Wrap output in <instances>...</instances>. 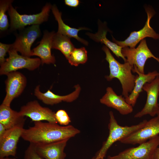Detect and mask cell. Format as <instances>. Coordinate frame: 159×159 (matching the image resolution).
I'll return each instance as SVG.
<instances>
[{
	"instance_id": "603a6c76",
	"label": "cell",
	"mask_w": 159,
	"mask_h": 159,
	"mask_svg": "<svg viewBox=\"0 0 159 159\" xmlns=\"http://www.w3.org/2000/svg\"><path fill=\"white\" fill-rule=\"evenodd\" d=\"M75 47L70 38L55 33L53 38L52 48L60 51L67 59Z\"/></svg>"
},
{
	"instance_id": "277c9868",
	"label": "cell",
	"mask_w": 159,
	"mask_h": 159,
	"mask_svg": "<svg viewBox=\"0 0 159 159\" xmlns=\"http://www.w3.org/2000/svg\"><path fill=\"white\" fill-rule=\"evenodd\" d=\"M52 6L47 3L43 6L40 12L32 15L21 14L12 4L8 11L10 19V29L19 30L28 25H40L48 20Z\"/></svg>"
},
{
	"instance_id": "52a82bcc",
	"label": "cell",
	"mask_w": 159,
	"mask_h": 159,
	"mask_svg": "<svg viewBox=\"0 0 159 159\" xmlns=\"http://www.w3.org/2000/svg\"><path fill=\"white\" fill-rule=\"evenodd\" d=\"M122 53L126 58L127 62L132 67H135L140 73H145L144 66L147 60L153 58L159 63V58L155 57L148 47L146 40H141L138 47L131 48L128 47H122Z\"/></svg>"
},
{
	"instance_id": "8992f818",
	"label": "cell",
	"mask_w": 159,
	"mask_h": 159,
	"mask_svg": "<svg viewBox=\"0 0 159 159\" xmlns=\"http://www.w3.org/2000/svg\"><path fill=\"white\" fill-rule=\"evenodd\" d=\"M159 146L158 135L137 147L127 148L114 156H108L107 159H153L155 151Z\"/></svg>"
},
{
	"instance_id": "2e32d148",
	"label": "cell",
	"mask_w": 159,
	"mask_h": 159,
	"mask_svg": "<svg viewBox=\"0 0 159 159\" xmlns=\"http://www.w3.org/2000/svg\"><path fill=\"white\" fill-rule=\"evenodd\" d=\"M55 33L54 31H44L39 45L32 50L31 56L39 57L42 65L44 64H54L55 62V58L52 54L51 52L53 38Z\"/></svg>"
},
{
	"instance_id": "7402d4cb",
	"label": "cell",
	"mask_w": 159,
	"mask_h": 159,
	"mask_svg": "<svg viewBox=\"0 0 159 159\" xmlns=\"http://www.w3.org/2000/svg\"><path fill=\"white\" fill-rule=\"evenodd\" d=\"M51 10L55 18L58 23V30L57 33L67 36L69 38L73 37L83 44L87 45V41L80 37L78 35L79 31L81 30H87L85 27H80L76 29L71 27L65 24L63 21L62 13L60 12L55 5L52 6Z\"/></svg>"
},
{
	"instance_id": "9a60e30c",
	"label": "cell",
	"mask_w": 159,
	"mask_h": 159,
	"mask_svg": "<svg viewBox=\"0 0 159 159\" xmlns=\"http://www.w3.org/2000/svg\"><path fill=\"white\" fill-rule=\"evenodd\" d=\"M69 139L48 143L33 144L37 153L45 159H65L64 150Z\"/></svg>"
},
{
	"instance_id": "836d02e7",
	"label": "cell",
	"mask_w": 159,
	"mask_h": 159,
	"mask_svg": "<svg viewBox=\"0 0 159 159\" xmlns=\"http://www.w3.org/2000/svg\"></svg>"
},
{
	"instance_id": "44dd1931",
	"label": "cell",
	"mask_w": 159,
	"mask_h": 159,
	"mask_svg": "<svg viewBox=\"0 0 159 159\" xmlns=\"http://www.w3.org/2000/svg\"><path fill=\"white\" fill-rule=\"evenodd\" d=\"M98 23V29L97 33L95 34L87 33L86 34L94 41L104 44L118 58L121 57L125 62H127L126 59L123 56L122 53V47L110 41L107 38L106 34L108 29L105 23H102L99 21Z\"/></svg>"
},
{
	"instance_id": "4316f807",
	"label": "cell",
	"mask_w": 159,
	"mask_h": 159,
	"mask_svg": "<svg viewBox=\"0 0 159 159\" xmlns=\"http://www.w3.org/2000/svg\"><path fill=\"white\" fill-rule=\"evenodd\" d=\"M24 159H45L36 151L33 143L30 144L25 150Z\"/></svg>"
},
{
	"instance_id": "ffe728a7",
	"label": "cell",
	"mask_w": 159,
	"mask_h": 159,
	"mask_svg": "<svg viewBox=\"0 0 159 159\" xmlns=\"http://www.w3.org/2000/svg\"><path fill=\"white\" fill-rule=\"evenodd\" d=\"M26 118L10 106L1 104L0 105V123L6 130L17 126L24 127Z\"/></svg>"
},
{
	"instance_id": "9c48e42d",
	"label": "cell",
	"mask_w": 159,
	"mask_h": 159,
	"mask_svg": "<svg viewBox=\"0 0 159 159\" xmlns=\"http://www.w3.org/2000/svg\"><path fill=\"white\" fill-rule=\"evenodd\" d=\"M147 18L143 27L138 31H133L125 40L118 41L112 36L113 42L122 47H128L131 48H135L136 45L145 38L149 37L155 39H159V34L157 33L150 25L151 18L154 15L155 12L149 8H145Z\"/></svg>"
},
{
	"instance_id": "6da1fadb",
	"label": "cell",
	"mask_w": 159,
	"mask_h": 159,
	"mask_svg": "<svg viewBox=\"0 0 159 159\" xmlns=\"http://www.w3.org/2000/svg\"><path fill=\"white\" fill-rule=\"evenodd\" d=\"M80 132L71 125L62 126L48 122H34L33 126L24 129L21 138L30 143H48L69 139Z\"/></svg>"
},
{
	"instance_id": "3957f363",
	"label": "cell",
	"mask_w": 159,
	"mask_h": 159,
	"mask_svg": "<svg viewBox=\"0 0 159 159\" xmlns=\"http://www.w3.org/2000/svg\"><path fill=\"white\" fill-rule=\"evenodd\" d=\"M109 122L108 124L109 134L102 146L92 159H104L107 153L112 145L131 134L142 128L146 124L147 120H144L139 124L130 126L120 125L116 120L112 111L109 113Z\"/></svg>"
},
{
	"instance_id": "4fadbf2b",
	"label": "cell",
	"mask_w": 159,
	"mask_h": 159,
	"mask_svg": "<svg viewBox=\"0 0 159 159\" xmlns=\"http://www.w3.org/2000/svg\"><path fill=\"white\" fill-rule=\"evenodd\" d=\"M19 112L22 116L29 117L34 122L45 120L58 123L55 112L49 108L42 107L36 100L30 101L22 106Z\"/></svg>"
},
{
	"instance_id": "30bf717a",
	"label": "cell",
	"mask_w": 159,
	"mask_h": 159,
	"mask_svg": "<svg viewBox=\"0 0 159 159\" xmlns=\"http://www.w3.org/2000/svg\"><path fill=\"white\" fill-rule=\"evenodd\" d=\"M159 134V117H154L147 122L142 128L121 139L123 144L139 145Z\"/></svg>"
},
{
	"instance_id": "1f68e13d",
	"label": "cell",
	"mask_w": 159,
	"mask_h": 159,
	"mask_svg": "<svg viewBox=\"0 0 159 159\" xmlns=\"http://www.w3.org/2000/svg\"><path fill=\"white\" fill-rule=\"evenodd\" d=\"M0 159H16L15 158H10L8 157L0 158Z\"/></svg>"
},
{
	"instance_id": "5b68a950",
	"label": "cell",
	"mask_w": 159,
	"mask_h": 159,
	"mask_svg": "<svg viewBox=\"0 0 159 159\" xmlns=\"http://www.w3.org/2000/svg\"><path fill=\"white\" fill-rule=\"evenodd\" d=\"M8 53L9 57L0 65L1 75H6L11 72L24 68L33 71L38 68L41 64L39 58H31L19 55L17 51L11 48Z\"/></svg>"
},
{
	"instance_id": "8fae6325",
	"label": "cell",
	"mask_w": 159,
	"mask_h": 159,
	"mask_svg": "<svg viewBox=\"0 0 159 159\" xmlns=\"http://www.w3.org/2000/svg\"><path fill=\"white\" fill-rule=\"evenodd\" d=\"M6 75V95L2 104L10 106L12 100L23 92L26 86L27 79L23 74L17 71L11 72Z\"/></svg>"
},
{
	"instance_id": "4dcf8cb0",
	"label": "cell",
	"mask_w": 159,
	"mask_h": 159,
	"mask_svg": "<svg viewBox=\"0 0 159 159\" xmlns=\"http://www.w3.org/2000/svg\"><path fill=\"white\" fill-rule=\"evenodd\" d=\"M153 159H159V146L157 148L155 151Z\"/></svg>"
},
{
	"instance_id": "f1b7e54d",
	"label": "cell",
	"mask_w": 159,
	"mask_h": 159,
	"mask_svg": "<svg viewBox=\"0 0 159 159\" xmlns=\"http://www.w3.org/2000/svg\"><path fill=\"white\" fill-rule=\"evenodd\" d=\"M65 4L69 6L76 7L79 4V1L78 0H65Z\"/></svg>"
},
{
	"instance_id": "d6986e66",
	"label": "cell",
	"mask_w": 159,
	"mask_h": 159,
	"mask_svg": "<svg viewBox=\"0 0 159 159\" xmlns=\"http://www.w3.org/2000/svg\"><path fill=\"white\" fill-rule=\"evenodd\" d=\"M133 72L136 73L138 76L135 81L134 88L128 96L125 98L126 102L133 107L135 105L140 92L143 91V88L147 83H150L159 75V73L155 70L149 72L147 74L140 72L136 68L133 67L132 70Z\"/></svg>"
},
{
	"instance_id": "7a4b0ae2",
	"label": "cell",
	"mask_w": 159,
	"mask_h": 159,
	"mask_svg": "<svg viewBox=\"0 0 159 159\" xmlns=\"http://www.w3.org/2000/svg\"><path fill=\"white\" fill-rule=\"evenodd\" d=\"M102 49L105 54V59L109 63L110 71L109 75L105 77L109 81L114 78L117 79L121 85L122 95L126 98L133 90L138 75L132 74L133 67L128 62L121 64L117 61L106 46H103Z\"/></svg>"
},
{
	"instance_id": "d4e9b609",
	"label": "cell",
	"mask_w": 159,
	"mask_h": 159,
	"mask_svg": "<svg viewBox=\"0 0 159 159\" xmlns=\"http://www.w3.org/2000/svg\"><path fill=\"white\" fill-rule=\"evenodd\" d=\"M12 0H1L0 1V29L2 31L6 30L9 24L6 11L13 2Z\"/></svg>"
},
{
	"instance_id": "f546056e",
	"label": "cell",
	"mask_w": 159,
	"mask_h": 159,
	"mask_svg": "<svg viewBox=\"0 0 159 159\" xmlns=\"http://www.w3.org/2000/svg\"><path fill=\"white\" fill-rule=\"evenodd\" d=\"M6 130L5 127L0 123V137L5 133Z\"/></svg>"
},
{
	"instance_id": "5bb4252c",
	"label": "cell",
	"mask_w": 159,
	"mask_h": 159,
	"mask_svg": "<svg viewBox=\"0 0 159 159\" xmlns=\"http://www.w3.org/2000/svg\"><path fill=\"white\" fill-rule=\"evenodd\" d=\"M24 129L23 127L17 126L7 130L0 137V158L16 156L17 144Z\"/></svg>"
},
{
	"instance_id": "cb8c5ba5",
	"label": "cell",
	"mask_w": 159,
	"mask_h": 159,
	"mask_svg": "<svg viewBox=\"0 0 159 159\" xmlns=\"http://www.w3.org/2000/svg\"><path fill=\"white\" fill-rule=\"evenodd\" d=\"M87 59V52L84 47H82L75 48L67 60L71 65L77 66L80 64L85 63Z\"/></svg>"
},
{
	"instance_id": "ba28073f",
	"label": "cell",
	"mask_w": 159,
	"mask_h": 159,
	"mask_svg": "<svg viewBox=\"0 0 159 159\" xmlns=\"http://www.w3.org/2000/svg\"><path fill=\"white\" fill-rule=\"evenodd\" d=\"M19 30L15 40L11 48L20 52L22 55L30 57L32 54L31 46L41 35L39 25H32Z\"/></svg>"
},
{
	"instance_id": "e0dca14e",
	"label": "cell",
	"mask_w": 159,
	"mask_h": 159,
	"mask_svg": "<svg viewBox=\"0 0 159 159\" xmlns=\"http://www.w3.org/2000/svg\"><path fill=\"white\" fill-rule=\"evenodd\" d=\"M106 91L100 100L101 103L116 110L122 115H127L132 112L133 107L126 102L122 95H117L110 87H108Z\"/></svg>"
},
{
	"instance_id": "484cf974",
	"label": "cell",
	"mask_w": 159,
	"mask_h": 159,
	"mask_svg": "<svg viewBox=\"0 0 159 159\" xmlns=\"http://www.w3.org/2000/svg\"><path fill=\"white\" fill-rule=\"evenodd\" d=\"M56 118L59 124L64 126L69 125L71 121L66 112L63 110H59L55 113Z\"/></svg>"
},
{
	"instance_id": "83f0119b",
	"label": "cell",
	"mask_w": 159,
	"mask_h": 159,
	"mask_svg": "<svg viewBox=\"0 0 159 159\" xmlns=\"http://www.w3.org/2000/svg\"><path fill=\"white\" fill-rule=\"evenodd\" d=\"M12 44H7L0 43V64L3 63L6 61L5 56L11 48Z\"/></svg>"
},
{
	"instance_id": "7c38bea8",
	"label": "cell",
	"mask_w": 159,
	"mask_h": 159,
	"mask_svg": "<svg viewBox=\"0 0 159 159\" xmlns=\"http://www.w3.org/2000/svg\"><path fill=\"white\" fill-rule=\"evenodd\" d=\"M143 90L147 94V100L144 107L134 115L135 118H140L149 115L152 117L157 115L158 109V102L159 95V76H157L150 83H145Z\"/></svg>"
},
{
	"instance_id": "d6a6232c",
	"label": "cell",
	"mask_w": 159,
	"mask_h": 159,
	"mask_svg": "<svg viewBox=\"0 0 159 159\" xmlns=\"http://www.w3.org/2000/svg\"><path fill=\"white\" fill-rule=\"evenodd\" d=\"M158 111L157 114V116L159 117V103H158Z\"/></svg>"
},
{
	"instance_id": "ac0fdd59",
	"label": "cell",
	"mask_w": 159,
	"mask_h": 159,
	"mask_svg": "<svg viewBox=\"0 0 159 159\" xmlns=\"http://www.w3.org/2000/svg\"><path fill=\"white\" fill-rule=\"evenodd\" d=\"M74 91L67 95L61 96L54 94L49 90L45 93L40 90V85L37 86L34 90V95L39 100L45 104L53 105L62 101L71 102L78 97L81 90L79 85H75Z\"/></svg>"
}]
</instances>
